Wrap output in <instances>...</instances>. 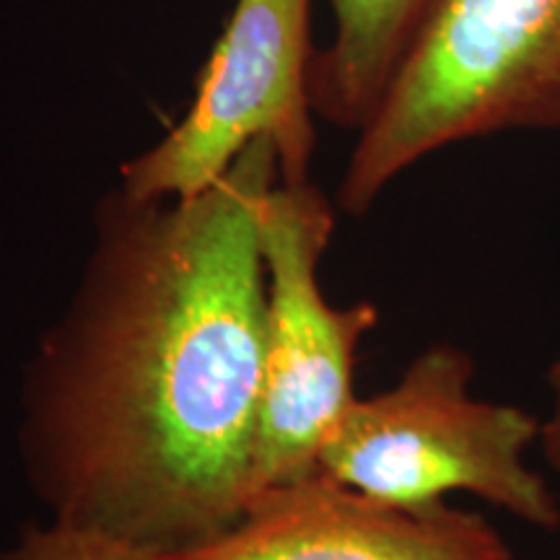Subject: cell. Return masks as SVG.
<instances>
[{"mask_svg": "<svg viewBox=\"0 0 560 560\" xmlns=\"http://www.w3.org/2000/svg\"><path fill=\"white\" fill-rule=\"evenodd\" d=\"M280 182L255 140L190 198L94 210L60 317L21 374L19 457L50 520L177 556L249 506L262 395L260 213Z\"/></svg>", "mask_w": 560, "mask_h": 560, "instance_id": "6da1fadb", "label": "cell"}, {"mask_svg": "<svg viewBox=\"0 0 560 560\" xmlns=\"http://www.w3.org/2000/svg\"><path fill=\"white\" fill-rule=\"evenodd\" d=\"M501 132H560V0H439L355 132L338 206L366 215L423 159Z\"/></svg>", "mask_w": 560, "mask_h": 560, "instance_id": "7a4b0ae2", "label": "cell"}, {"mask_svg": "<svg viewBox=\"0 0 560 560\" xmlns=\"http://www.w3.org/2000/svg\"><path fill=\"white\" fill-rule=\"evenodd\" d=\"M472 374L467 350L425 348L389 389L355 397L317 472L392 506H436L465 493L535 529H560L558 490L529 465L542 420L475 397Z\"/></svg>", "mask_w": 560, "mask_h": 560, "instance_id": "3957f363", "label": "cell"}, {"mask_svg": "<svg viewBox=\"0 0 560 560\" xmlns=\"http://www.w3.org/2000/svg\"><path fill=\"white\" fill-rule=\"evenodd\" d=\"M332 234L335 210L312 179L278 182L265 198L262 395L252 499L317 472L327 441L359 397L355 359L380 310L369 301L350 306L327 301L319 265Z\"/></svg>", "mask_w": 560, "mask_h": 560, "instance_id": "277c9868", "label": "cell"}, {"mask_svg": "<svg viewBox=\"0 0 560 560\" xmlns=\"http://www.w3.org/2000/svg\"><path fill=\"white\" fill-rule=\"evenodd\" d=\"M312 0H236L182 120L125 161L132 198H190L215 185L255 140H270L280 182H310Z\"/></svg>", "mask_w": 560, "mask_h": 560, "instance_id": "5b68a950", "label": "cell"}, {"mask_svg": "<svg viewBox=\"0 0 560 560\" xmlns=\"http://www.w3.org/2000/svg\"><path fill=\"white\" fill-rule=\"evenodd\" d=\"M161 560H514L478 511L392 506L314 472L249 501L200 548Z\"/></svg>", "mask_w": 560, "mask_h": 560, "instance_id": "8992f818", "label": "cell"}, {"mask_svg": "<svg viewBox=\"0 0 560 560\" xmlns=\"http://www.w3.org/2000/svg\"><path fill=\"white\" fill-rule=\"evenodd\" d=\"M436 5L439 0H330L332 39L312 66L317 117L359 132Z\"/></svg>", "mask_w": 560, "mask_h": 560, "instance_id": "52a82bcc", "label": "cell"}, {"mask_svg": "<svg viewBox=\"0 0 560 560\" xmlns=\"http://www.w3.org/2000/svg\"><path fill=\"white\" fill-rule=\"evenodd\" d=\"M0 560H161L149 550L62 522H30L19 527L11 545L0 548Z\"/></svg>", "mask_w": 560, "mask_h": 560, "instance_id": "ba28073f", "label": "cell"}, {"mask_svg": "<svg viewBox=\"0 0 560 560\" xmlns=\"http://www.w3.org/2000/svg\"><path fill=\"white\" fill-rule=\"evenodd\" d=\"M548 412H545L542 431H540V446L548 467L558 480V501H560V350L552 359L548 369Z\"/></svg>", "mask_w": 560, "mask_h": 560, "instance_id": "9c48e42d", "label": "cell"}]
</instances>
